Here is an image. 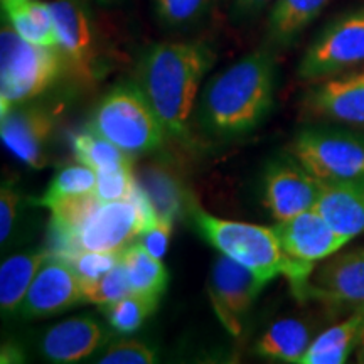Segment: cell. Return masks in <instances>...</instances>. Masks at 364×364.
I'll use <instances>...</instances> for the list:
<instances>
[{
    "label": "cell",
    "mask_w": 364,
    "mask_h": 364,
    "mask_svg": "<svg viewBox=\"0 0 364 364\" xmlns=\"http://www.w3.org/2000/svg\"><path fill=\"white\" fill-rule=\"evenodd\" d=\"M136 179L132 172V166H120L113 169L97 172V189L95 194L100 203L129 201Z\"/></svg>",
    "instance_id": "cell-30"
},
{
    "label": "cell",
    "mask_w": 364,
    "mask_h": 364,
    "mask_svg": "<svg viewBox=\"0 0 364 364\" xmlns=\"http://www.w3.org/2000/svg\"><path fill=\"white\" fill-rule=\"evenodd\" d=\"M95 189H97V171H93L88 166H83V164L70 166L61 169L53 177L48 189L44 191L36 204L49 208L51 204L61 201V199L95 193Z\"/></svg>",
    "instance_id": "cell-27"
},
{
    "label": "cell",
    "mask_w": 364,
    "mask_h": 364,
    "mask_svg": "<svg viewBox=\"0 0 364 364\" xmlns=\"http://www.w3.org/2000/svg\"><path fill=\"white\" fill-rule=\"evenodd\" d=\"M140 184L152 199L159 216H177L182 206V194L169 174L159 169H147L144 172Z\"/></svg>",
    "instance_id": "cell-29"
},
{
    "label": "cell",
    "mask_w": 364,
    "mask_h": 364,
    "mask_svg": "<svg viewBox=\"0 0 364 364\" xmlns=\"http://www.w3.org/2000/svg\"><path fill=\"white\" fill-rule=\"evenodd\" d=\"M356 361L364 364V326H363L361 338H359V344H358V348H356Z\"/></svg>",
    "instance_id": "cell-38"
},
{
    "label": "cell",
    "mask_w": 364,
    "mask_h": 364,
    "mask_svg": "<svg viewBox=\"0 0 364 364\" xmlns=\"http://www.w3.org/2000/svg\"><path fill=\"white\" fill-rule=\"evenodd\" d=\"M65 258L71 263L81 280H95L110 272L122 260V253L78 252Z\"/></svg>",
    "instance_id": "cell-33"
},
{
    "label": "cell",
    "mask_w": 364,
    "mask_h": 364,
    "mask_svg": "<svg viewBox=\"0 0 364 364\" xmlns=\"http://www.w3.org/2000/svg\"><path fill=\"white\" fill-rule=\"evenodd\" d=\"M172 228H174V218L159 216L157 221L149 230H145L136 241L154 257L162 258L167 252V247H169Z\"/></svg>",
    "instance_id": "cell-34"
},
{
    "label": "cell",
    "mask_w": 364,
    "mask_h": 364,
    "mask_svg": "<svg viewBox=\"0 0 364 364\" xmlns=\"http://www.w3.org/2000/svg\"><path fill=\"white\" fill-rule=\"evenodd\" d=\"M122 263L127 270L132 292L162 297L169 284V273L162 258L154 257L139 241H134L122 252Z\"/></svg>",
    "instance_id": "cell-24"
},
{
    "label": "cell",
    "mask_w": 364,
    "mask_h": 364,
    "mask_svg": "<svg viewBox=\"0 0 364 364\" xmlns=\"http://www.w3.org/2000/svg\"><path fill=\"white\" fill-rule=\"evenodd\" d=\"M21 203V193L14 188L11 182H4L2 191H0V241L2 247L11 238L14 225L17 220V209Z\"/></svg>",
    "instance_id": "cell-35"
},
{
    "label": "cell",
    "mask_w": 364,
    "mask_h": 364,
    "mask_svg": "<svg viewBox=\"0 0 364 364\" xmlns=\"http://www.w3.org/2000/svg\"><path fill=\"white\" fill-rule=\"evenodd\" d=\"M90 127L132 157L157 150L167 139L136 81L120 83L95 108Z\"/></svg>",
    "instance_id": "cell-4"
},
{
    "label": "cell",
    "mask_w": 364,
    "mask_h": 364,
    "mask_svg": "<svg viewBox=\"0 0 364 364\" xmlns=\"http://www.w3.org/2000/svg\"><path fill=\"white\" fill-rule=\"evenodd\" d=\"M80 304H83V280L65 257L51 252L36 273L17 314L24 318H41Z\"/></svg>",
    "instance_id": "cell-13"
},
{
    "label": "cell",
    "mask_w": 364,
    "mask_h": 364,
    "mask_svg": "<svg viewBox=\"0 0 364 364\" xmlns=\"http://www.w3.org/2000/svg\"><path fill=\"white\" fill-rule=\"evenodd\" d=\"M316 209L348 241L363 235L364 181L324 186Z\"/></svg>",
    "instance_id": "cell-18"
},
{
    "label": "cell",
    "mask_w": 364,
    "mask_h": 364,
    "mask_svg": "<svg viewBox=\"0 0 364 364\" xmlns=\"http://www.w3.org/2000/svg\"><path fill=\"white\" fill-rule=\"evenodd\" d=\"M71 147L76 161L97 172L132 166V156L91 127L73 136Z\"/></svg>",
    "instance_id": "cell-25"
},
{
    "label": "cell",
    "mask_w": 364,
    "mask_h": 364,
    "mask_svg": "<svg viewBox=\"0 0 364 364\" xmlns=\"http://www.w3.org/2000/svg\"><path fill=\"white\" fill-rule=\"evenodd\" d=\"M130 292L129 277H127V270L122 260L100 279L83 280V302L95 304L100 307L117 302L118 299L125 297Z\"/></svg>",
    "instance_id": "cell-28"
},
{
    "label": "cell",
    "mask_w": 364,
    "mask_h": 364,
    "mask_svg": "<svg viewBox=\"0 0 364 364\" xmlns=\"http://www.w3.org/2000/svg\"><path fill=\"white\" fill-rule=\"evenodd\" d=\"M364 326V307L312 339L300 364H343L356 353Z\"/></svg>",
    "instance_id": "cell-19"
},
{
    "label": "cell",
    "mask_w": 364,
    "mask_h": 364,
    "mask_svg": "<svg viewBox=\"0 0 364 364\" xmlns=\"http://www.w3.org/2000/svg\"><path fill=\"white\" fill-rule=\"evenodd\" d=\"M302 108L312 120L364 132V68L316 81Z\"/></svg>",
    "instance_id": "cell-11"
},
{
    "label": "cell",
    "mask_w": 364,
    "mask_h": 364,
    "mask_svg": "<svg viewBox=\"0 0 364 364\" xmlns=\"http://www.w3.org/2000/svg\"><path fill=\"white\" fill-rule=\"evenodd\" d=\"M58 49L76 78L90 83L98 73V49L93 22L83 0H53Z\"/></svg>",
    "instance_id": "cell-14"
},
{
    "label": "cell",
    "mask_w": 364,
    "mask_h": 364,
    "mask_svg": "<svg viewBox=\"0 0 364 364\" xmlns=\"http://www.w3.org/2000/svg\"><path fill=\"white\" fill-rule=\"evenodd\" d=\"M9 24L27 43L58 48L56 24L51 4L41 0H2Z\"/></svg>",
    "instance_id": "cell-22"
},
{
    "label": "cell",
    "mask_w": 364,
    "mask_h": 364,
    "mask_svg": "<svg viewBox=\"0 0 364 364\" xmlns=\"http://www.w3.org/2000/svg\"><path fill=\"white\" fill-rule=\"evenodd\" d=\"M318 182L292 154L277 157L263 174V204L275 221L316 209L322 194Z\"/></svg>",
    "instance_id": "cell-9"
},
{
    "label": "cell",
    "mask_w": 364,
    "mask_h": 364,
    "mask_svg": "<svg viewBox=\"0 0 364 364\" xmlns=\"http://www.w3.org/2000/svg\"><path fill=\"white\" fill-rule=\"evenodd\" d=\"M65 58L58 48L31 44L11 24L0 33V110L33 100L56 83Z\"/></svg>",
    "instance_id": "cell-5"
},
{
    "label": "cell",
    "mask_w": 364,
    "mask_h": 364,
    "mask_svg": "<svg viewBox=\"0 0 364 364\" xmlns=\"http://www.w3.org/2000/svg\"><path fill=\"white\" fill-rule=\"evenodd\" d=\"M265 285L267 282L250 268L226 255L216 258L208 280V295L216 317L231 336H241L248 312Z\"/></svg>",
    "instance_id": "cell-8"
},
{
    "label": "cell",
    "mask_w": 364,
    "mask_h": 364,
    "mask_svg": "<svg viewBox=\"0 0 364 364\" xmlns=\"http://www.w3.org/2000/svg\"><path fill=\"white\" fill-rule=\"evenodd\" d=\"M156 361V349L136 339L115 341L98 358V363L102 364H152Z\"/></svg>",
    "instance_id": "cell-32"
},
{
    "label": "cell",
    "mask_w": 364,
    "mask_h": 364,
    "mask_svg": "<svg viewBox=\"0 0 364 364\" xmlns=\"http://www.w3.org/2000/svg\"><path fill=\"white\" fill-rule=\"evenodd\" d=\"M105 329L97 318L80 316L58 322L39 343L43 356L51 363H78L102 346Z\"/></svg>",
    "instance_id": "cell-17"
},
{
    "label": "cell",
    "mask_w": 364,
    "mask_h": 364,
    "mask_svg": "<svg viewBox=\"0 0 364 364\" xmlns=\"http://www.w3.org/2000/svg\"><path fill=\"white\" fill-rule=\"evenodd\" d=\"M215 53L199 41L150 46L136 65V85L154 108L167 139L189 136V122Z\"/></svg>",
    "instance_id": "cell-1"
},
{
    "label": "cell",
    "mask_w": 364,
    "mask_h": 364,
    "mask_svg": "<svg viewBox=\"0 0 364 364\" xmlns=\"http://www.w3.org/2000/svg\"><path fill=\"white\" fill-rule=\"evenodd\" d=\"M289 150L324 186L364 181V132L331 125L304 127Z\"/></svg>",
    "instance_id": "cell-6"
},
{
    "label": "cell",
    "mask_w": 364,
    "mask_h": 364,
    "mask_svg": "<svg viewBox=\"0 0 364 364\" xmlns=\"http://www.w3.org/2000/svg\"><path fill=\"white\" fill-rule=\"evenodd\" d=\"M191 220L198 233L221 255L250 268L267 284L277 275H284L295 297L302 300L309 277L316 267L290 258L282 248L273 226L225 220L209 215L198 204L191 206Z\"/></svg>",
    "instance_id": "cell-3"
},
{
    "label": "cell",
    "mask_w": 364,
    "mask_h": 364,
    "mask_svg": "<svg viewBox=\"0 0 364 364\" xmlns=\"http://www.w3.org/2000/svg\"><path fill=\"white\" fill-rule=\"evenodd\" d=\"M364 66V6L331 21L312 41L297 68V76L318 80Z\"/></svg>",
    "instance_id": "cell-7"
},
{
    "label": "cell",
    "mask_w": 364,
    "mask_h": 364,
    "mask_svg": "<svg viewBox=\"0 0 364 364\" xmlns=\"http://www.w3.org/2000/svg\"><path fill=\"white\" fill-rule=\"evenodd\" d=\"M142 231V220L134 203H102L75 231L61 257H71L78 252L122 253Z\"/></svg>",
    "instance_id": "cell-10"
},
{
    "label": "cell",
    "mask_w": 364,
    "mask_h": 364,
    "mask_svg": "<svg viewBox=\"0 0 364 364\" xmlns=\"http://www.w3.org/2000/svg\"><path fill=\"white\" fill-rule=\"evenodd\" d=\"M49 255H51V250L17 253L2 262V267H0V307L4 314H9V316L17 314L36 273Z\"/></svg>",
    "instance_id": "cell-23"
},
{
    "label": "cell",
    "mask_w": 364,
    "mask_h": 364,
    "mask_svg": "<svg viewBox=\"0 0 364 364\" xmlns=\"http://www.w3.org/2000/svg\"><path fill=\"white\" fill-rule=\"evenodd\" d=\"M53 130V117L38 107L16 105L0 117L4 145L31 169L46 166V147Z\"/></svg>",
    "instance_id": "cell-16"
},
{
    "label": "cell",
    "mask_w": 364,
    "mask_h": 364,
    "mask_svg": "<svg viewBox=\"0 0 364 364\" xmlns=\"http://www.w3.org/2000/svg\"><path fill=\"white\" fill-rule=\"evenodd\" d=\"M312 329L299 318H280L273 322L255 343V353L277 363H299L312 343Z\"/></svg>",
    "instance_id": "cell-20"
},
{
    "label": "cell",
    "mask_w": 364,
    "mask_h": 364,
    "mask_svg": "<svg viewBox=\"0 0 364 364\" xmlns=\"http://www.w3.org/2000/svg\"><path fill=\"white\" fill-rule=\"evenodd\" d=\"M24 361L21 349H17L14 344H7L2 348V363H19Z\"/></svg>",
    "instance_id": "cell-37"
},
{
    "label": "cell",
    "mask_w": 364,
    "mask_h": 364,
    "mask_svg": "<svg viewBox=\"0 0 364 364\" xmlns=\"http://www.w3.org/2000/svg\"><path fill=\"white\" fill-rule=\"evenodd\" d=\"M331 0H275L268 16V41L273 48H287L324 12Z\"/></svg>",
    "instance_id": "cell-21"
},
{
    "label": "cell",
    "mask_w": 364,
    "mask_h": 364,
    "mask_svg": "<svg viewBox=\"0 0 364 364\" xmlns=\"http://www.w3.org/2000/svg\"><path fill=\"white\" fill-rule=\"evenodd\" d=\"M211 0H154L157 17L169 27H184L198 22L208 12Z\"/></svg>",
    "instance_id": "cell-31"
},
{
    "label": "cell",
    "mask_w": 364,
    "mask_h": 364,
    "mask_svg": "<svg viewBox=\"0 0 364 364\" xmlns=\"http://www.w3.org/2000/svg\"><path fill=\"white\" fill-rule=\"evenodd\" d=\"M275 80V59L268 49L247 54L204 86L199 125L223 139L250 134L272 110Z\"/></svg>",
    "instance_id": "cell-2"
},
{
    "label": "cell",
    "mask_w": 364,
    "mask_h": 364,
    "mask_svg": "<svg viewBox=\"0 0 364 364\" xmlns=\"http://www.w3.org/2000/svg\"><path fill=\"white\" fill-rule=\"evenodd\" d=\"M95 2H98V4H103V6H112V4L118 2V0H95Z\"/></svg>",
    "instance_id": "cell-39"
},
{
    "label": "cell",
    "mask_w": 364,
    "mask_h": 364,
    "mask_svg": "<svg viewBox=\"0 0 364 364\" xmlns=\"http://www.w3.org/2000/svg\"><path fill=\"white\" fill-rule=\"evenodd\" d=\"M159 297H150L136 292L127 294L117 302L103 306V314L113 331L120 334H132L145 324V321L156 312Z\"/></svg>",
    "instance_id": "cell-26"
},
{
    "label": "cell",
    "mask_w": 364,
    "mask_h": 364,
    "mask_svg": "<svg viewBox=\"0 0 364 364\" xmlns=\"http://www.w3.org/2000/svg\"><path fill=\"white\" fill-rule=\"evenodd\" d=\"M302 300L331 307H364V247L334 253L314 268Z\"/></svg>",
    "instance_id": "cell-12"
},
{
    "label": "cell",
    "mask_w": 364,
    "mask_h": 364,
    "mask_svg": "<svg viewBox=\"0 0 364 364\" xmlns=\"http://www.w3.org/2000/svg\"><path fill=\"white\" fill-rule=\"evenodd\" d=\"M273 230L290 258L314 267L349 243L317 209H309L289 220L279 221Z\"/></svg>",
    "instance_id": "cell-15"
},
{
    "label": "cell",
    "mask_w": 364,
    "mask_h": 364,
    "mask_svg": "<svg viewBox=\"0 0 364 364\" xmlns=\"http://www.w3.org/2000/svg\"><path fill=\"white\" fill-rule=\"evenodd\" d=\"M270 2L272 0H233L235 11L241 16H253V14L265 9Z\"/></svg>",
    "instance_id": "cell-36"
}]
</instances>
